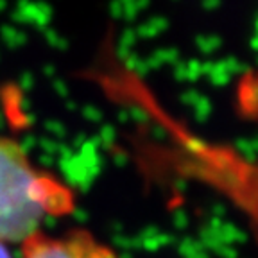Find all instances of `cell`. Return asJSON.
Masks as SVG:
<instances>
[{"instance_id":"obj_1","label":"cell","mask_w":258,"mask_h":258,"mask_svg":"<svg viewBox=\"0 0 258 258\" xmlns=\"http://www.w3.org/2000/svg\"><path fill=\"white\" fill-rule=\"evenodd\" d=\"M74 208L72 188L40 169L15 138L0 135V242L24 244Z\"/></svg>"},{"instance_id":"obj_2","label":"cell","mask_w":258,"mask_h":258,"mask_svg":"<svg viewBox=\"0 0 258 258\" xmlns=\"http://www.w3.org/2000/svg\"><path fill=\"white\" fill-rule=\"evenodd\" d=\"M20 258H120L93 233L76 228L63 235L36 233L22 244Z\"/></svg>"},{"instance_id":"obj_3","label":"cell","mask_w":258,"mask_h":258,"mask_svg":"<svg viewBox=\"0 0 258 258\" xmlns=\"http://www.w3.org/2000/svg\"><path fill=\"white\" fill-rule=\"evenodd\" d=\"M0 258H13L8 249V244H4V242H0Z\"/></svg>"}]
</instances>
